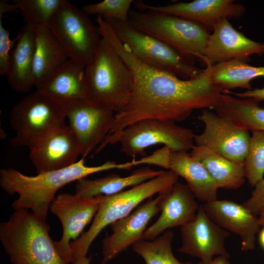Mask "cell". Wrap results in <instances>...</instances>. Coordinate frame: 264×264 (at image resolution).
<instances>
[{"instance_id":"15","label":"cell","mask_w":264,"mask_h":264,"mask_svg":"<svg viewBox=\"0 0 264 264\" xmlns=\"http://www.w3.org/2000/svg\"><path fill=\"white\" fill-rule=\"evenodd\" d=\"M147 161L184 178L195 198L203 203L217 199L216 183L204 165L187 152L173 151L164 146L148 156Z\"/></svg>"},{"instance_id":"17","label":"cell","mask_w":264,"mask_h":264,"mask_svg":"<svg viewBox=\"0 0 264 264\" xmlns=\"http://www.w3.org/2000/svg\"><path fill=\"white\" fill-rule=\"evenodd\" d=\"M133 4L139 11L152 10L192 20L212 31L221 19H238L245 10L242 4L233 0H195L159 6L137 1Z\"/></svg>"},{"instance_id":"9","label":"cell","mask_w":264,"mask_h":264,"mask_svg":"<svg viewBox=\"0 0 264 264\" xmlns=\"http://www.w3.org/2000/svg\"><path fill=\"white\" fill-rule=\"evenodd\" d=\"M49 28L69 59L86 66L94 56L102 37L82 9L66 0L53 17Z\"/></svg>"},{"instance_id":"6","label":"cell","mask_w":264,"mask_h":264,"mask_svg":"<svg viewBox=\"0 0 264 264\" xmlns=\"http://www.w3.org/2000/svg\"><path fill=\"white\" fill-rule=\"evenodd\" d=\"M128 22L135 28L163 41L181 55L205 65L204 50L209 33L200 23L152 10H130Z\"/></svg>"},{"instance_id":"32","label":"cell","mask_w":264,"mask_h":264,"mask_svg":"<svg viewBox=\"0 0 264 264\" xmlns=\"http://www.w3.org/2000/svg\"><path fill=\"white\" fill-rule=\"evenodd\" d=\"M133 0H104L84 5L82 10L87 15H98L104 19L128 21Z\"/></svg>"},{"instance_id":"18","label":"cell","mask_w":264,"mask_h":264,"mask_svg":"<svg viewBox=\"0 0 264 264\" xmlns=\"http://www.w3.org/2000/svg\"><path fill=\"white\" fill-rule=\"evenodd\" d=\"M30 151L29 158L37 174L69 167L82 154L78 138L67 125L50 133Z\"/></svg>"},{"instance_id":"2","label":"cell","mask_w":264,"mask_h":264,"mask_svg":"<svg viewBox=\"0 0 264 264\" xmlns=\"http://www.w3.org/2000/svg\"><path fill=\"white\" fill-rule=\"evenodd\" d=\"M125 164L107 161L101 165L88 166L82 158L73 165L60 170L25 175L13 168L0 170V186L9 195L18 194L12 203L14 210H26L46 220L57 192L64 186L91 174L111 169H124Z\"/></svg>"},{"instance_id":"26","label":"cell","mask_w":264,"mask_h":264,"mask_svg":"<svg viewBox=\"0 0 264 264\" xmlns=\"http://www.w3.org/2000/svg\"><path fill=\"white\" fill-rule=\"evenodd\" d=\"M35 30L33 73L37 87L69 58L48 27H36Z\"/></svg>"},{"instance_id":"36","label":"cell","mask_w":264,"mask_h":264,"mask_svg":"<svg viewBox=\"0 0 264 264\" xmlns=\"http://www.w3.org/2000/svg\"><path fill=\"white\" fill-rule=\"evenodd\" d=\"M18 11L17 5L9 3L7 1L1 0L0 1V18L2 15L7 12H16Z\"/></svg>"},{"instance_id":"37","label":"cell","mask_w":264,"mask_h":264,"mask_svg":"<svg viewBox=\"0 0 264 264\" xmlns=\"http://www.w3.org/2000/svg\"><path fill=\"white\" fill-rule=\"evenodd\" d=\"M228 258L220 256L215 257L209 264H231L230 261L228 260ZM197 264H205L199 261Z\"/></svg>"},{"instance_id":"1","label":"cell","mask_w":264,"mask_h":264,"mask_svg":"<svg viewBox=\"0 0 264 264\" xmlns=\"http://www.w3.org/2000/svg\"><path fill=\"white\" fill-rule=\"evenodd\" d=\"M99 31L127 65L133 80L130 99L115 114L101 148L117 143L122 131L137 121L159 119L181 122L195 110L215 109L218 105L223 92L211 81V64L207 63L197 77L183 79L140 61L120 42L109 24H102Z\"/></svg>"},{"instance_id":"21","label":"cell","mask_w":264,"mask_h":264,"mask_svg":"<svg viewBox=\"0 0 264 264\" xmlns=\"http://www.w3.org/2000/svg\"><path fill=\"white\" fill-rule=\"evenodd\" d=\"M161 194L160 215L146 229L143 240H153L170 228L182 226L191 220L198 212L199 205L186 184L177 181Z\"/></svg>"},{"instance_id":"22","label":"cell","mask_w":264,"mask_h":264,"mask_svg":"<svg viewBox=\"0 0 264 264\" xmlns=\"http://www.w3.org/2000/svg\"><path fill=\"white\" fill-rule=\"evenodd\" d=\"M85 66L68 59L38 86L37 90L63 104L75 99H89Z\"/></svg>"},{"instance_id":"25","label":"cell","mask_w":264,"mask_h":264,"mask_svg":"<svg viewBox=\"0 0 264 264\" xmlns=\"http://www.w3.org/2000/svg\"><path fill=\"white\" fill-rule=\"evenodd\" d=\"M190 154L205 167L218 188L236 189L244 182L243 163L231 160L208 149L194 145Z\"/></svg>"},{"instance_id":"10","label":"cell","mask_w":264,"mask_h":264,"mask_svg":"<svg viewBox=\"0 0 264 264\" xmlns=\"http://www.w3.org/2000/svg\"><path fill=\"white\" fill-rule=\"evenodd\" d=\"M195 135L192 130L175 122L145 119L125 128L117 143L120 144L122 152L134 157L138 155L145 156V149L156 144H164L173 151L187 152L195 145Z\"/></svg>"},{"instance_id":"5","label":"cell","mask_w":264,"mask_h":264,"mask_svg":"<svg viewBox=\"0 0 264 264\" xmlns=\"http://www.w3.org/2000/svg\"><path fill=\"white\" fill-rule=\"evenodd\" d=\"M85 72L90 100L116 112L125 107L131 96L132 77L122 58L102 38Z\"/></svg>"},{"instance_id":"38","label":"cell","mask_w":264,"mask_h":264,"mask_svg":"<svg viewBox=\"0 0 264 264\" xmlns=\"http://www.w3.org/2000/svg\"><path fill=\"white\" fill-rule=\"evenodd\" d=\"M90 261L91 258L86 256L77 259L70 264H90Z\"/></svg>"},{"instance_id":"13","label":"cell","mask_w":264,"mask_h":264,"mask_svg":"<svg viewBox=\"0 0 264 264\" xmlns=\"http://www.w3.org/2000/svg\"><path fill=\"white\" fill-rule=\"evenodd\" d=\"M198 119L204 125L194 137L196 146H202L231 160L243 163L250 135L249 131L235 126L227 118L210 110H203Z\"/></svg>"},{"instance_id":"23","label":"cell","mask_w":264,"mask_h":264,"mask_svg":"<svg viewBox=\"0 0 264 264\" xmlns=\"http://www.w3.org/2000/svg\"><path fill=\"white\" fill-rule=\"evenodd\" d=\"M35 37V27L24 23L10 53L5 76L11 88L19 92H26L35 86L33 72Z\"/></svg>"},{"instance_id":"7","label":"cell","mask_w":264,"mask_h":264,"mask_svg":"<svg viewBox=\"0 0 264 264\" xmlns=\"http://www.w3.org/2000/svg\"><path fill=\"white\" fill-rule=\"evenodd\" d=\"M66 119L64 104L37 90L12 109L10 123L16 135L11 144L30 150L55 131L66 126Z\"/></svg>"},{"instance_id":"30","label":"cell","mask_w":264,"mask_h":264,"mask_svg":"<svg viewBox=\"0 0 264 264\" xmlns=\"http://www.w3.org/2000/svg\"><path fill=\"white\" fill-rule=\"evenodd\" d=\"M66 0H14L24 23L36 27H48Z\"/></svg>"},{"instance_id":"34","label":"cell","mask_w":264,"mask_h":264,"mask_svg":"<svg viewBox=\"0 0 264 264\" xmlns=\"http://www.w3.org/2000/svg\"><path fill=\"white\" fill-rule=\"evenodd\" d=\"M254 187L250 197L242 204L256 215L264 211V178Z\"/></svg>"},{"instance_id":"28","label":"cell","mask_w":264,"mask_h":264,"mask_svg":"<svg viewBox=\"0 0 264 264\" xmlns=\"http://www.w3.org/2000/svg\"><path fill=\"white\" fill-rule=\"evenodd\" d=\"M264 76V66H254L246 62L232 60L212 65L211 82L223 92L237 88L252 89L250 82Z\"/></svg>"},{"instance_id":"35","label":"cell","mask_w":264,"mask_h":264,"mask_svg":"<svg viewBox=\"0 0 264 264\" xmlns=\"http://www.w3.org/2000/svg\"><path fill=\"white\" fill-rule=\"evenodd\" d=\"M231 93L238 97L251 98L257 102L264 100V88H252L242 92Z\"/></svg>"},{"instance_id":"24","label":"cell","mask_w":264,"mask_h":264,"mask_svg":"<svg viewBox=\"0 0 264 264\" xmlns=\"http://www.w3.org/2000/svg\"><path fill=\"white\" fill-rule=\"evenodd\" d=\"M163 172L162 170L144 167L125 177L111 174L93 179L82 178L76 181L75 194L87 198L112 195L123 191L127 187H133L154 178Z\"/></svg>"},{"instance_id":"16","label":"cell","mask_w":264,"mask_h":264,"mask_svg":"<svg viewBox=\"0 0 264 264\" xmlns=\"http://www.w3.org/2000/svg\"><path fill=\"white\" fill-rule=\"evenodd\" d=\"M162 194L149 198L126 217L110 226L112 233L102 241L103 260L106 264L130 246L143 240V234L151 220L160 211Z\"/></svg>"},{"instance_id":"19","label":"cell","mask_w":264,"mask_h":264,"mask_svg":"<svg viewBox=\"0 0 264 264\" xmlns=\"http://www.w3.org/2000/svg\"><path fill=\"white\" fill-rule=\"evenodd\" d=\"M204 54L206 64L209 62L215 65L232 60L247 62L251 55L264 54V43L248 38L234 28L228 19H222L209 34Z\"/></svg>"},{"instance_id":"20","label":"cell","mask_w":264,"mask_h":264,"mask_svg":"<svg viewBox=\"0 0 264 264\" xmlns=\"http://www.w3.org/2000/svg\"><path fill=\"white\" fill-rule=\"evenodd\" d=\"M202 207L216 224L240 237L242 251L254 249L256 236L262 226L259 218L243 204L217 199L203 203Z\"/></svg>"},{"instance_id":"29","label":"cell","mask_w":264,"mask_h":264,"mask_svg":"<svg viewBox=\"0 0 264 264\" xmlns=\"http://www.w3.org/2000/svg\"><path fill=\"white\" fill-rule=\"evenodd\" d=\"M173 238V232L167 230L153 240L137 242L132 246V250L146 264H193L180 262L175 257L172 248Z\"/></svg>"},{"instance_id":"11","label":"cell","mask_w":264,"mask_h":264,"mask_svg":"<svg viewBox=\"0 0 264 264\" xmlns=\"http://www.w3.org/2000/svg\"><path fill=\"white\" fill-rule=\"evenodd\" d=\"M68 125L82 148V158L93 152L110 132L114 120V110L107 105L90 99L71 100L63 104Z\"/></svg>"},{"instance_id":"8","label":"cell","mask_w":264,"mask_h":264,"mask_svg":"<svg viewBox=\"0 0 264 264\" xmlns=\"http://www.w3.org/2000/svg\"><path fill=\"white\" fill-rule=\"evenodd\" d=\"M120 42L146 65L171 72L188 80L197 77L202 71L167 44L138 30L128 21L104 19Z\"/></svg>"},{"instance_id":"27","label":"cell","mask_w":264,"mask_h":264,"mask_svg":"<svg viewBox=\"0 0 264 264\" xmlns=\"http://www.w3.org/2000/svg\"><path fill=\"white\" fill-rule=\"evenodd\" d=\"M215 110L217 114L227 118L240 128L252 132L264 131V108L260 107L254 99L223 92Z\"/></svg>"},{"instance_id":"31","label":"cell","mask_w":264,"mask_h":264,"mask_svg":"<svg viewBox=\"0 0 264 264\" xmlns=\"http://www.w3.org/2000/svg\"><path fill=\"white\" fill-rule=\"evenodd\" d=\"M243 167L245 177L251 186L254 187L264 178V131L252 132Z\"/></svg>"},{"instance_id":"12","label":"cell","mask_w":264,"mask_h":264,"mask_svg":"<svg viewBox=\"0 0 264 264\" xmlns=\"http://www.w3.org/2000/svg\"><path fill=\"white\" fill-rule=\"evenodd\" d=\"M102 195L87 198L77 194L62 193L52 202L50 209L60 220L63 234L54 241L56 249L66 264L73 262L70 242L79 238L86 226L94 219Z\"/></svg>"},{"instance_id":"33","label":"cell","mask_w":264,"mask_h":264,"mask_svg":"<svg viewBox=\"0 0 264 264\" xmlns=\"http://www.w3.org/2000/svg\"><path fill=\"white\" fill-rule=\"evenodd\" d=\"M16 43V39L11 40L9 31L3 26L0 18V74L6 75L11 52Z\"/></svg>"},{"instance_id":"14","label":"cell","mask_w":264,"mask_h":264,"mask_svg":"<svg viewBox=\"0 0 264 264\" xmlns=\"http://www.w3.org/2000/svg\"><path fill=\"white\" fill-rule=\"evenodd\" d=\"M179 252L198 258L205 264L217 256H230L225 247L230 233L216 224L200 205L194 218L181 226Z\"/></svg>"},{"instance_id":"40","label":"cell","mask_w":264,"mask_h":264,"mask_svg":"<svg viewBox=\"0 0 264 264\" xmlns=\"http://www.w3.org/2000/svg\"><path fill=\"white\" fill-rule=\"evenodd\" d=\"M260 216L259 217V219L261 223V226H264V211L263 212H261L260 214H259Z\"/></svg>"},{"instance_id":"4","label":"cell","mask_w":264,"mask_h":264,"mask_svg":"<svg viewBox=\"0 0 264 264\" xmlns=\"http://www.w3.org/2000/svg\"><path fill=\"white\" fill-rule=\"evenodd\" d=\"M179 176L171 170L118 193L101 196V201L92 224L88 231L70 242L74 261L87 256L89 247L107 226L131 213L141 202L156 194L166 191Z\"/></svg>"},{"instance_id":"3","label":"cell","mask_w":264,"mask_h":264,"mask_svg":"<svg viewBox=\"0 0 264 264\" xmlns=\"http://www.w3.org/2000/svg\"><path fill=\"white\" fill-rule=\"evenodd\" d=\"M50 225L26 210L0 223V240L12 264H66L49 235Z\"/></svg>"},{"instance_id":"39","label":"cell","mask_w":264,"mask_h":264,"mask_svg":"<svg viewBox=\"0 0 264 264\" xmlns=\"http://www.w3.org/2000/svg\"><path fill=\"white\" fill-rule=\"evenodd\" d=\"M260 231L259 235V242L261 246L264 249V226Z\"/></svg>"}]
</instances>
